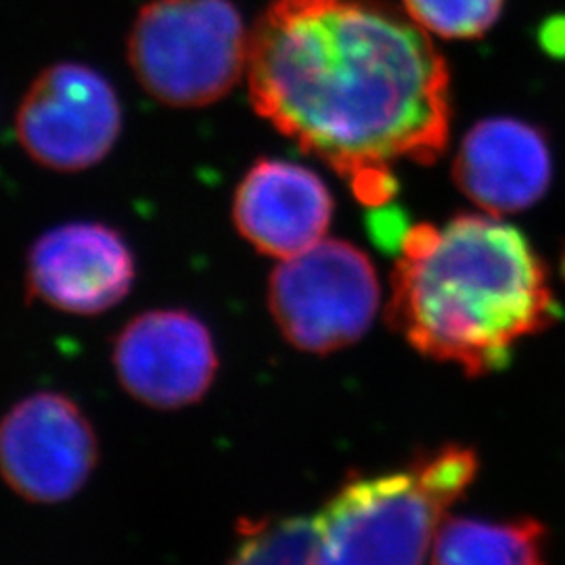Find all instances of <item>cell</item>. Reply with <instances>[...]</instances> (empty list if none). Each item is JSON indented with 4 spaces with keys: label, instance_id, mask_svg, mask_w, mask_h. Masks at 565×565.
I'll return each mask as SVG.
<instances>
[{
    "label": "cell",
    "instance_id": "7a4b0ae2",
    "mask_svg": "<svg viewBox=\"0 0 565 565\" xmlns=\"http://www.w3.org/2000/svg\"><path fill=\"white\" fill-rule=\"evenodd\" d=\"M557 319L545 263L501 216L463 214L404 233L387 321L427 359L490 375Z\"/></svg>",
    "mask_w": 565,
    "mask_h": 565
},
{
    "label": "cell",
    "instance_id": "277c9868",
    "mask_svg": "<svg viewBox=\"0 0 565 565\" xmlns=\"http://www.w3.org/2000/svg\"><path fill=\"white\" fill-rule=\"evenodd\" d=\"M126 53L149 97L200 109L245 78L249 30L233 0H149L132 21Z\"/></svg>",
    "mask_w": 565,
    "mask_h": 565
},
{
    "label": "cell",
    "instance_id": "7c38bea8",
    "mask_svg": "<svg viewBox=\"0 0 565 565\" xmlns=\"http://www.w3.org/2000/svg\"><path fill=\"white\" fill-rule=\"evenodd\" d=\"M548 534L530 518H448L434 539L431 565H545Z\"/></svg>",
    "mask_w": 565,
    "mask_h": 565
},
{
    "label": "cell",
    "instance_id": "6da1fadb",
    "mask_svg": "<svg viewBox=\"0 0 565 565\" xmlns=\"http://www.w3.org/2000/svg\"><path fill=\"white\" fill-rule=\"evenodd\" d=\"M245 82L260 118L373 207L394 198L398 163H431L450 139L445 57L385 0H273Z\"/></svg>",
    "mask_w": 565,
    "mask_h": 565
},
{
    "label": "cell",
    "instance_id": "ba28073f",
    "mask_svg": "<svg viewBox=\"0 0 565 565\" xmlns=\"http://www.w3.org/2000/svg\"><path fill=\"white\" fill-rule=\"evenodd\" d=\"M121 387L139 403L177 411L200 403L218 373L210 327L189 310H147L121 329L114 342Z\"/></svg>",
    "mask_w": 565,
    "mask_h": 565
},
{
    "label": "cell",
    "instance_id": "9a60e30c",
    "mask_svg": "<svg viewBox=\"0 0 565 565\" xmlns=\"http://www.w3.org/2000/svg\"><path fill=\"white\" fill-rule=\"evenodd\" d=\"M562 273H564V279H565V252H564V260H562Z\"/></svg>",
    "mask_w": 565,
    "mask_h": 565
},
{
    "label": "cell",
    "instance_id": "5b68a950",
    "mask_svg": "<svg viewBox=\"0 0 565 565\" xmlns=\"http://www.w3.org/2000/svg\"><path fill=\"white\" fill-rule=\"evenodd\" d=\"M380 281L352 243L321 239L285 258L268 281V308L282 338L310 354L359 342L375 319Z\"/></svg>",
    "mask_w": 565,
    "mask_h": 565
},
{
    "label": "cell",
    "instance_id": "8fae6325",
    "mask_svg": "<svg viewBox=\"0 0 565 565\" xmlns=\"http://www.w3.org/2000/svg\"><path fill=\"white\" fill-rule=\"evenodd\" d=\"M455 182L486 214L530 210L553 181V156L545 135L518 118L476 124L459 147Z\"/></svg>",
    "mask_w": 565,
    "mask_h": 565
},
{
    "label": "cell",
    "instance_id": "3957f363",
    "mask_svg": "<svg viewBox=\"0 0 565 565\" xmlns=\"http://www.w3.org/2000/svg\"><path fill=\"white\" fill-rule=\"evenodd\" d=\"M478 465L473 448L446 445L401 469L350 478L317 520L312 565H424Z\"/></svg>",
    "mask_w": 565,
    "mask_h": 565
},
{
    "label": "cell",
    "instance_id": "8992f818",
    "mask_svg": "<svg viewBox=\"0 0 565 565\" xmlns=\"http://www.w3.org/2000/svg\"><path fill=\"white\" fill-rule=\"evenodd\" d=\"M120 97L99 70L60 61L28 86L15 114V135L30 160L53 172H82L102 163L120 139Z\"/></svg>",
    "mask_w": 565,
    "mask_h": 565
},
{
    "label": "cell",
    "instance_id": "4fadbf2b",
    "mask_svg": "<svg viewBox=\"0 0 565 565\" xmlns=\"http://www.w3.org/2000/svg\"><path fill=\"white\" fill-rule=\"evenodd\" d=\"M317 522L302 515L243 520L226 565H312Z\"/></svg>",
    "mask_w": 565,
    "mask_h": 565
},
{
    "label": "cell",
    "instance_id": "9c48e42d",
    "mask_svg": "<svg viewBox=\"0 0 565 565\" xmlns=\"http://www.w3.org/2000/svg\"><path fill=\"white\" fill-rule=\"evenodd\" d=\"M137 281V258L118 228L72 221L44 231L25 260L28 294L55 310L95 317L116 308Z\"/></svg>",
    "mask_w": 565,
    "mask_h": 565
},
{
    "label": "cell",
    "instance_id": "5bb4252c",
    "mask_svg": "<svg viewBox=\"0 0 565 565\" xmlns=\"http://www.w3.org/2000/svg\"><path fill=\"white\" fill-rule=\"evenodd\" d=\"M505 0H403L404 13L431 39H480L499 21Z\"/></svg>",
    "mask_w": 565,
    "mask_h": 565
},
{
    "label": "cell",
    "instance_id": "52a82bcc",
    "mask_svg": "<svg viewBox=\"0 0 565 565\" xmlns=\"http://www.w3.org/2000/svg\"><path fill=\"white\" fill-rule=\"evenodd\" d=\"M97 461L93 424L63 394H32L0 419V476L25 501L53 505L76 497Z\"/></svg>",
    "mask_w": 565,
    "mask_h": 565
},
{
    "label": "cell",
    "instance_id": "30bf717a",
    "mask_svg": "<svg viewBox=\"0 0 565 565\" xmlns=\"http://www.w3.org/2000/svg\"><path fill=\"white\" fill-rule=\"evenodd\" d=\"M231 214L237 233L256 252L285 260L324 239L333 198L315 170L263 158L243 174Z\"/></svg>",
    "mask_w": 565,
    "mask_h": 565
}]
</instances>
